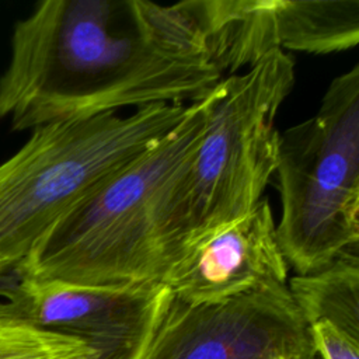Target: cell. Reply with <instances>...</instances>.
<instances>
[{"label":"cell","instance_id":"cell-1","mask_svg":"<svg viewBox=\"0 0 359 359\" xmlns=\"http://www.w3.org/2000/svg\"><path fill=\"white\" fill-rule=\"evenodd\" d=\"M222 79L180 3L45 0L14 25L0 118L27 130L126 107L192 104Z\"/></svg>","mask_w":359,"mask_h":359},{"label":"cell","instance_id":"cell-7","mask_svg":"<svg viewBox=\"0 0 359 359\" xmlns=\"http://www.w3.org/2000/svg\"><path fill=\"white\" fill-rule=\"evenodd\" d=\"M0 317L86 342L94 359H142L171 299L163 283L84 286L3 279Z\"/></svg>","mask_w":359,"mask_h":359},{"label":"cell","instance_id":"cell-10","mask_svg":"<svg viewBox=\"0 0 359 359\" xmlns=\"http://www.w3.org/2000/svg\"><path fill=\"white\" fill-rule=\"evenodd\" d=\"M81 339L0 317V359H94Z\"/></svg>","mask_w":359,"mask_h":359},{"label":"cell","instance_id":"cell-9","mask_svg":"<svg viewBox=\"0 0 359 359\" xmlns=\"http://www.w3.org/2000/svg\"><path fill=\"white\" fill-rule=\"evenodd\" d=\"M287 289L309 327L327 321L359 339L358 250L339 254L320 271L292 276Z\"/></svg>","mask_w":359,"mask_h":359},{"label":"cell","instance_id":"cell-8","mask_svg":"<svg viewBox=\"0 0 359 359\" xmlns=\"http://www.w3.org/2000/svg\"><path fill=\"white\" fill-rule=\"evenodd\" d=\"M287 269L272 208L262 198L245 216L180 251L161 283L181 302L217 303L286 285Z\"/></svg>","mask_w":359,"mask_h":359},{"label":"cell","instance_id":"cell-2","mask_svg":"<svg viewBox=\"0 0 359 359\" xmlns=\"http://www.w3.org/2000/svg\"><path fill=\"white\" fill-rule=\"evenodd\" d=\"M203 102L160 142L57 219L10 276L84 286L161 283L172 258L178 187L203 130Z\"/></svg>","mask_w":359,"mask_h":359},{"label":"cell","instance_id":"cell-5","mask_svg":"<svg viewBox=\"0 0 359 359\" xmlns=\"http://www.w3.org/2000/svg\"><path fill=\"white\" fill-rule=\"evenodd\" d=\"M280 250L296 275L359 245V66L337 76L317 114L279 133Z\"/></svg>","mask_w":359,"mask_h":359},{"label":"cell","instance_id":"cell-6","mask_svg":"<svg viewBox=\"0 0 359 359\" xmlns=\"http://www.w3.org/2000/svg\"><path fill=\"white\" fill-rule=\"evenodd\" d=\"M310 328L286 285L217 303L171 299L142 359H314Z\"/></svg>","mask_w":359,"mask_h":359},{"label":"cell","instance_id":"cell-3","mask_svg":"<svg viewBox=\"0 0 359 359\" xmlns=\"http://www.w3.org/2000/svg\"><path fill=\"white\" fill-rule=\"evenodd\" d=\"M189 105L154 104L56 121L0 164V282L45 231L102 181L170 133Z\"/></svg>","mask_w":359,"mask_h":359},{"label":"cell","instance_id":"cell-12","mask_svg":"<svg viewBox=\"0 0 359 359\" xmlns=\"http://www.w3.org/2000/svg\"><path fill=\"white\" fill-rule=\"evenodd\" d=\"M314 359H320V358H318V356H316V358H314Z\"/></svg>","mask_w":359,"mask_h":359},{"label":"cell","instance_id":"cell-4","mask_svg":"<svg viewBox=\"0 0 359 359\" xmlns=\"http://www.w3.org/2000/svg\"><path fill=\"white\" fill-rule=\"evenodd\" d=\"M293 84L294 60L272 50L245 73L223 77L202 100V136L177 192L174 258L262 199L276 168L275 118Z\"/></svg>","mask_w":359,"mask_h":359},{"label":"cell","instance_id":"cell-11","mask_svg":"<svg viewBox=\"0 0 359 359\" xmlns=\"http://www.w3.org/2000/svg\"><path fill=\"white\" fill-rule=\"evenodd\" d=\"M309 328L320 359H359V339L327 321L316 323Z\"/></svg>","mask_w":359,"mask_h":359}]
</instances>
